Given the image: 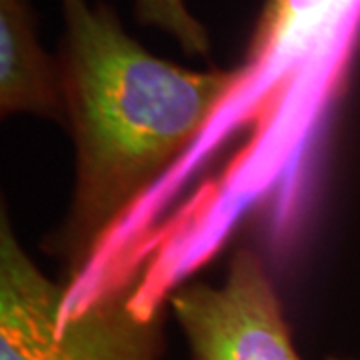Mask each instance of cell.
I'll return each instance as SVG.
<instances>
[{
  "label": "cell",
  "instance_id": "1",
  "mask_svg": "<svg viewBox=\"0 0 360 360\" xmlns=\"http://www.w3.org/2000/svg\"><path fill=\"white\" fill-rule=\"evenodd\" d=\"M60 8L56 60L75 180L65 219L42 246L72 298L132 210L248 89V72L165 60L130 37L106 2L60 0Z\"/></svg>",
  "mask_w": 360,
  "mask_h": 360
},
{
  "label": "cell",
  "instance_id": "2",
  "mask_svg": "<svg viewBox=\"0 0 360 360\" xmlns=\"http://www.w3.org/2000/svg\"><path fill=\"white\" fill-rule=\"evenodd\" d=\"M165 307L127 274L70 298L0 212V360H162Z\"/></svg>",
  "mask_w": 360,
  "mask_h": 360
},
{
  "label": "cell",
  "instance_id": "3",
  "mask_svg": "<svg viewBox=\"0 0 360 360\" xmlns=\"http://www.w3.org/2000/svg\"><path fill=\"white\" fill-rule=\"evenodd\" d=\"M168 310L193 360H302L269 264L250 246L236 248L220 284L172 290Z\"/></svg>",
  "mask_w": 360,
  "mask_h": 360
},
{
  "label": "cell",
  "instance_id": "4",
  "mask_svg": "<svg viewBox=\"0 0 360 360\" xmlns=\"http://www.w3.org/2000/svg\"><path fill=\"white\" fill-rule=\"evenodd\" d=\"M0 115L66 124L58 60L40 42L30 0H0Z\"/></svg>",
  "mask_w": 360,
  "mask_h": 360
},
{
  "label": "cell",
  "instance_id": "5",
  "mask_svg": "<svg viewBox=\"0 0 360 360\" xmlns=\"http://www.w3.org/2000/svg\"><path fill=\"white\" fill-rule=\"evenodd\" d=\"M134 18L141 26L158 28L176 40L188 56L210 54V37L206 26L191 13L186 0H134Z\"/></svg>",
  "mask_w": 360,
  "mask_h": 360
},
{
  "label": "cell",
  "instance_id": "6",
  "mask_svg": "<svg viewBox=\"0 0 360 360\" xmlns=\"http://www.w3.org/2000/svg\"><path fill=\"white\" fill-rule=\"evenodd\" d=\"M326 360H347V359H326Z\"/></svg>",
  "mask_w": 360,
  "mask_h": 360
}]
</instances>
